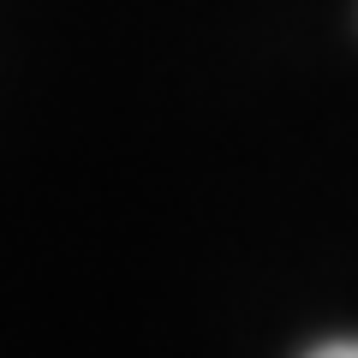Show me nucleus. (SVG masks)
I'll use <instances>...</instances> for the list:
<instances>
[{
  "label": "nucleus",
  "instance_id": "obj_1",
  "mask_svg": "<svg viewBox=\"0 0 358 358\" xmlns=\"http://www.w3.org/2000/svg\"><path fill=\"white\" fill-rule=\"evenodd\" d=\"M305 358H358V341H322V346H310Z\"/></svg>",
  "mask_w": 358,
  "mask_h": 358
}]
</instances>
